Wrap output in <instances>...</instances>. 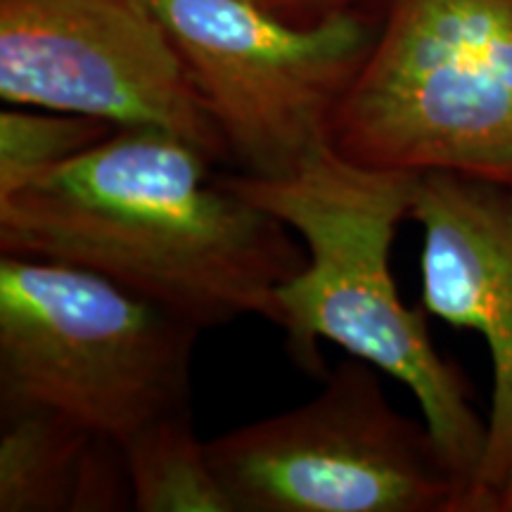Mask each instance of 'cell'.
Wrapping results in <instances>:
<instances>
[{
  "label": "cell",
  "mask_w": 512,
  "mask_h": 512,
  "mask_svg": "<svg viewBox=\"0 0 512 512\" xmlns=\"http://www.w3.org/2000/svg\"><path fill=\"white\" fill-rule=\"evenodd\" d=\"M214 164L164 131L119 128L0 200V254L88 268L200 330L245 316L275 325V290L306 249Z\"/></svg>",
  "instance_id": "6da1fadb"
},
{
  "label": "cell",
  "mask_w": 512,
  "mask_h": 512,
  "mask_svg": "<svg viewBox=\"0 0 512 512\" xmlns=\"http://www.w3.org/2000/svg\"><path fill=\"white\" fill-rule=\"evenodd\" d=\"M221 176L306 249L302 271L275 290V328L294 366L323 380L320 342H332L406 384L467 496L486 420L470 380L434 347L422 306L401 302L392 273L396 228L411 214L418 174L351 162L325 143L285 178Z\"/></svg>",
  "instance_id": "7a4b0ae2"
},
{
  "label": "cell",
  "mask_w": 512,
  "mask_h": 512,
  "mask_svg": "<svg viewBox=\"0 0 512 512\" xmlns=\"http://www.w3.org/2000/svg\"><path fill=\"white\" fill-rule=\"evenodd\" d=\"M373 46L330 124L351 162L512 190V0H366Z\"/></svg>",
  "instance_id": "3957f363"
},
{
  "label": "cell",
  "mask_w": 512,
  "mask_h": 512,
  "mask_svg": "<svg viewBox=\"0 0 512 512\" xmlns=\"http://www.w3.org/2000/svg\"><path fill=\"white\" fill-rule=\"evenodd\" d=\"M204 330L105 275L0 254V406H41L124 441L190 411Z\"/></svg>",
  "instance_id": "277c9868"
},
{
  "label": "cell",
  "mask_w": 512,
  "mask_h": 512,
  "mask_svg": "<svg viewBox=\"0 0 512 512\" xmlns=\"http://www.w3.org/2000/svg\"><path fill=\"white\" fill-rule=\"evenodd\" d=\"M207 453L235 512H463L425 420L396 411L354 356L313 399L209 439Z\"/></svg>",
  "instance_id": "5b68a950"
},
{
  "label": "cell",
  "mask_w": 512,
  "mask_h": 512,
  "mask_svg": "<svg viewBox=\"0 0 512 512\" xmlns=\"http://www.w3.org/2000/svg\"><path fill=\"white\" fill-rule=\"evenodd\" d=\"M240 174L285 178L328 143L375 38L368 3L299 27L249 0H150Z\"/></svg>",
  "instance_id": "8992f818"
},
{
  "label": "cell",
  "mask_w": 512,
  "mask_h": 512,
  "mask_svg": "<svg viewBox=\"0 0 512 512\" xmlns=\"http://www.w3.org/2000/svg\"><path fill=\"white\" fill-rule=\"evenodd\" d=\"M0 100L155 128L230 162L150 0H0Z\"/></svg>",
  "instance_id": "52a82bcc"
},
{
  "label": "cell",
  "mask_w": 512,
  "mask_h": 512,
  "mask_svg": "<svg viewBox=\"0 0 512 512\" xmlns=\"http://www.w3.org/2000/svg\"><path fill=\"white\" fill-rule=\"evenodd\" d=\"M408 219L422 230V311L477 332L494 370L484 451L463 512H512V190L425 171Z\"/></svg>",
  "instance_id": "ba28073f"
},
{
  "label": "cell",
  "mask_w": 512,
  "mask_h": 512,
  "mask_svg": "<svg viewBox=\"0 0 512 512\" xmlns=\"http://www.w3.org/2000/svg\"><path fill=\"white\" fill-rule=\"evenodd\" d=\"M133 510L121 441L41 406H0V512Z\"/></svg>",
  "instance_id": "9c48e42d"
},
{
  "label": "cell",
  "mask_w": 512,
  "mask_h": 512,
  "mask_svg": "<svg viewBox=\"0 0 512 512\" xmlns=\"http://www.w3.org/2000/svg\"><path fill=\"white\" fill-rule=\"evenodd\" d=\"M136 512H235L192 411L166 415L121 441Z\"/></svg>",
  "instance_id": "30bf717a"
},
{
  "label": "cell",
  "mask_w": 512,
  "mask_h": 512,
  "mask_svg": "<svg viewBox=\"0 0 512 512\" xmlns=\"http://www.w3.org/2000/svg\"><path fill=\"white\" fill-rule=\"evenodd\" d=\"M114 131L119 128L81 114L5 105L0 110V200L55 174Z\"/></svg>",
  "instance_id": "8fae6325"
},
{
  "label": "cell",
  "mask_w": 512,
  "mask_h": 512,
  "mask_svg": "<svg viewBox=\"0 0 512 512\" xmlns=\"http://www.w3.org/2000/svg\"><path fill=\"white\" fill-rule=\"evenodd\" d=\"M249 3L285 19V22L309 27V24L323 22L325 17L335 15V12L363 5L366 0H249Z\"/></svg>",
  "instance_id": "7c38bea8"
}]
</instances>
